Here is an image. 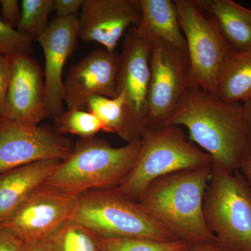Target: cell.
<instances>
[{
    "label": "cell",
    "instance_id": "cell-14",
    "mask_svg": "<svg viewBox=\"0 0 251 251\" xmlns=\"http://www.w3.org/2000/svg\"><path fill=\"white\" fill-rule=\"evenodd\" d=\"M119 53L100 48L75 63L64 80V102L68 110H86L87 101L96 96L115 98Z\"/></svg>",
    "mask_w": 251,
    "mask_h": 251
},
{
    "label": "cell",
    "instance_id": "cell-25",
    "mask_svg": "<svg viewBox=\"0 0 251 251\" xmlns=\"http://www.w3.org/2000/svg\"><path fill=\"white\" fill-rule=\"evenodd\" d=\"M31 48L32 41L0 18V54L9 58L19 54H30Z\"/></svg>",
    "mask_w": 251,
    "mask_h": 251
},
{
    "label": "cell",
    "instance_id": "cell-22",
    "mask_svg": "<svg viewBox=\"0 0 251 251\" xmlns=\"http://www.w3.org/2000/svg\"><path fill=\"white\" fill-rule=\"evenodd\" d=\"M52 251H100L97 236L74 219L50 239Z\"/></svg>",
    "mask_w": 251,
    "mask_h": 251
},
{
    "label": "cell",
    "instance_id": "cell-16",
    "mask_svg": "<svg viewBox=\"0 0 251 251\" xmlns=\"http://www.w3.org/2000/svg\"><path fill=\"white\" fill-rule=\"evenodd\" d=\"M61 161L36 162L0 175V226L13 216L31 193L45 184Z\"/></svg>",
    "mask_w": 251,
    "mask_h": 251
},
{
    "label": "cell",
    "instance_id": "cell-27",
    "mask_svg": "<svg viewBox=\"0 0 251 251\" xmlns=\"http://www.w3.org/2000/svg\"><path fill=\"white\" fill-rule=\"evenodd\" d=\"M84 0H53L56 17L67 18L77 16L83 5Z\"/></svg>",
    "mask_w": 251,
    "mask_h": 251
},
{
    "label": "cell",
    "instance_id": "cell-21",
    "mask_svg": "<svg viewBox=\"0 0 251 251\" xmlns=\"http://www.w3.org/2000/svg\"><path fill=\"white\" fill-rule=\"evenodd\" d=\"M86 110L100 120L104 132L117 133L119 136L121 134L126 120V107L122 95L117 94L115 98L103 96L91 97Z\"/></svg>",
    "mask_w": 251,
    "mask_h": 251
},
{
    "label": "cell",
    "instance_id": "cell-2",
    "mask_svg": "<svg viewBox=\"0 0 251 251\" xmlns=\"http://www.w3.org/2000/svg\"><path fill=\"white\" fill-rule=\"evenodd\" d=\"M211 166L162 176L150 185L138 202L178 239L196 244L215 243L204 219V196Z\"/></svg>",
    "mask_w": 251,
    "mask_h": 251
},
{
    "label": "cell",
    "instance_id": "cell-20",
    "mask_svg": "<svg viewBox=\"0 0 251 251\" xmlns=\"http://www.w3.org/2000/svg\"><path fill=\"white\" fill-rule=\"evenodd\" d=\"M97 238L100 251H191L193 247L192 244L181 239L158 241L141 238Z\"/></svg>",
    "mask_w": 251,
    "mask_h": 251
},
{
    "label": "cell",
    "instance_id": "cell-11",
    "mask_svg": "<svg viewBox=\"0 0 251 251\" xmlns=\"http://www.w3.org/2000/svg\"><path fill=\"white\" fill-rule=\"evenodd\" d=\"M74 148L54 129L0 120V175L36 162L64 161Z\"/></svg>",
    "mask_w": 251,
    "mask_h": 251
},
{
    "label": "cell",
    "instance_id": "cell-18",
    "mask_svg": "<svg viewBox=\"0 0 251 251\" xmlns=\"http://www.w3.org/2000/svg\"><path fill=\"white\" fill-rule=\"evenodd\" d=\"M217 25L233 50L251 48V9L233 0H194Z\"/></svg>",
    "mask_w": 251,
    "mask_h": 251
},
{
    "label": "cell",
    "instance_id": "cell-6",
    "mask_svg": "<svg viewBox=\"0 0 251 251\" xmlns=\"http://www.w3.org/2000/svg\"><path fill=\"white\" fill-rule=\"evenodd\" d=\"M73 219L99 237L158 241L178 239L139 202L116 188L89 191L79 196Z\"/></svg>",
    "mask_w": 251,
    "mask_h": 251
},
{
    "label": "cell",
    "instance_id": "cell-15",
    "mask_svg": "<svg viewBox=\"0 0 251 251\" xmlns=\"http://www.w3.org/2000/svg\"><path fill=\"white\" fill-rule=\"evenodd\" d=\"M78 17L54 18L36 39L44 52L45 98L48 116L55 117L64 112L63 72L74 52L78 39Z\"/></svg>",
    "mask_w": 251,
    "mask_h": 251
},
{
    "label": "cell",
    "instance_id": "cell-17",
    "mask_svg": "<svg viewBox=\"0 0 251 251\" xmlns=\"http://www.w3.org/2000/svg\"><path fill=\"white\" fill-rule=\"evenodd\" d=\"M140 21L137 29L150 42L160 40L186 50L175 0H138Z\"/></svg>",
    "mask_w": 251,
    "mask_h": 251
},
{
    "label": "cell",
    "instance_id": "cell-5",
    "mask_svg": "<svg viewBox=\"0 0 251 251\" xmlns=\"http://www.w3.org/2000/svg\"><path fill=\"white\" fill-rule=\"evenodd\" d=\"M204 219L224 251H251V187L241 172L211 163Z\"/></svg>",
    "mask_w": 251,
    "mask_h": 251
},
{
    "label": "cell",
    "instance_id": "cell-10",
    "mask_svg": "<svg viewBox=\"0 0 251 251\" xmlns=\"http://www.w3.org/2000/svg\"><path fill=\"white\" fill-rule=\"evenodd\" d=\"M76 204L77 197L44 184L1 227L25 244L46 242L73 219Z\"/></svg>",
    "mask_w": 251,
    "mask_h": 251
},
{
    "label": "cell",
    "instance_id": "cell-7",
    "mask_svg": "<svg viewBox=\"0 0 251 251\" xmlns=\"http://www.w3.org/2000/svg\"><path fill=\"white\" fill-rule=\"evenodd\" d=\"M175 1L189 58L188 88L216 94L221 67L232 49L214 20L194 0Z\"/></svg>",
    "mask_w": 251,
    "mask_h": 251
},
{
    "label": "cell",
    "instance_id": "cell-13",
    "mask_svg": "<svg viewBox=\"0 0 251 251\" xmlns=\"http://www.w3.org/2000/svg\"><path fill=\"white\" fill-rule=\"evenodd\" d=\"M78 17V37L116 52L119 43L140 21L138 0H84Z\"/></svg>",
    "mask_w": 251,
    "mask_h": 251
},
{
    "label": "cell",
    "instance_id": "cell-4",
    "mask_svg": "<svg viewBox=\"0 0 251 251\" xmlns=\"http://www.w3.org/2000/svg\"><path fill=\"white\" fill-rule=\"evenodd\" d=\"M140 140L134 166L116 188L137 202L148 186L162 176L211 166V157L189 140L181 127L166 125L150 128Z\"/></svg>",
    "mask_w": 251,
    "mask_h": 251
},
{
    "label": "cell",
    "instance_id": "cell-33",
    "mask_svg": "<svg viewBox=\"0 0 251 251\" xmlns=\"http://www.w3.org/2000/svg\"><path fill=\"white\" fill-rule=\"evenodd\" d=\"M191 251H224L220 249L215 243L209 244H196L193 245Z\"/></svg>",
    "mask_w": 251,
    "mask_h": 251
},
{
    "label": "cell",
    "instance_id": "cell-26",
    "mask_svg": "<svg viewBox=\"0 0 251 251\" xmlns=\"http://www.w3.org/2000/svg\"><path fill=\"white\" fill-rule=\"evenodd\" d=\"M1 20L16 29L21 16V3L18 0H0Z\"/></svg>",
    "mask_w": 251,
    "mask_h": 251
},
{
    "label": "cell",
    "instance_id": "cell-30",
    "mask_svg": "<svg viewBox=\"0 0 251 251\" xmlns=\"http://www.w3.org/2000/svg\"><path fill=\"white\" fill-rule=\"evenodd\" d=\"M22 251H52V249L49 241H46V242L31 243V244L24 243Z\"/></svg>",
    "mask_w": 251,
    "mask_h": 251
},
{
    "label": "cell",
    "instance_id": "cell-1",
    "mask_svg": "<svg viewBox=\"0 0 251 251\" xmlns=\"http://www.w3.org/2000/svg\"><path fill=\"white\" fill-rule=\"evenodd\" d=\"M168 125L185 128L188 138L229 173L239 171L251 155L242 103H229L215 94L188 88Z\"/></svg>",
    "mask_w": 251,
    "mask_h": 251
},
{
    "label": "cell",
    "instance_id": "cell-3",
    "mask_svg": "<svg viewBox=\"0 0 251 251\" xmlns=\"http://www.w3.org/2000/svg\"><path fill=\"white\" fill-rule=\"evenodd\" d=\"M140 146L141 140L115 148L95 137L80 139L45 184L74 197L89 191L115 189L133 169Z\"/></svg>",
    "mask_w": 251,
    "mask_h": 251
},
{
    "label": "cell",
    "instance_id": "cell-29",
    "mask_svg": "<svg viewBox=\"0 0 251 251\" xmlns=\"http://www.w3.org/2000/svg\"><path fill=\"white\" fill-rule=\"evenodd\" d=\"M23 244L9 229L0 226V251H22Z\"/></svg>",
    "mask_w": 251,
    "mask_h": 251
},
{
    "label": "cell",
    "instance_id": "cell-31",
    "mask_svg": "<svg viewBox=\"0 0 251 251\" xmlns=\"http://www.w3.org/2000/svg\"><path fill=\"white\" fill-rule=\"evenodd\" d=\"M242 104L243 111L245 117L251 146V97Z\"/></svg>",
    "mask_w": 251,
    "mask_h": 251
},
{
    "label": "cell",
    "instance_id": "cell-8",
    "mask_svg": "<svg viewBox=\"0 0 251 251\" xmlns=\"http://www.w3.org/2000/svg\"><path fill=\"white\" fill-rule=\"evenodd\" d=\"M151 42L130 28L119 53L117 94L125 99L126 120L120 137L127 143L141 139L148 129V97Z\"/></svg>",
    "mask_w": 251,
    "mask_h": 251
},
{
    "label": "cell",
    "instance_id": "cell-19",
    "mask_svg": "<svg viewBox=\"0 0 251 251\" xmlns=\"http://www.w3.org/2000/svg\"><path fill=\"white\" fill-rule=\"evenodd\" d=\"M216 95L229 103H243L251 97V48L231 51L218 77Z\"/></svg>",
    "mask_w": 251,
    "mask_h": 251
},
{
    "label": "cell",
    "instance_id": "cell-24",
    "mask_svg": "<svg viewBox=\"0 0 251 251\" xmlns=\"http://www.w3.org/2000/svg\"><path fill=\"white\" fill-rule=\"evenodd\" d=\"M54 130L61 135H75L80 139H89L103 130V125L88 110L67 109L54 117Z\"/></svg>",
    "mask_w": 251,
    "mask_h": 251
},
{
    "label": "cell",
    "instance_id": "cell-32",
    "mask_svg": "<svg viewBox=\"0 0 251 251\" xmlns=\"http://www.w3.org/2000/svg\"><path fill=\"white\" fill-rule=\"evenodd\" d=\"M239 171L244 175L251 187V155L243 162Z\"/></svg>",
    "mask_w": 251,
    "mask_h": 251
},
{
    "label": "cell",
    "instance_id": "cell-23",
    "mask_svg": "<svg viewBox=\"0 0 251 251\" xmlns=\"http://www.w3.org/2000/svg\"><path fill=\"white\" fill-rule=\"evenodd\" d=\"M21 16L16 29L30 40H36L49 27L54 12L53 0H23Z\"/></svg>",
    "mask_w": 251,
    "mask_h": 251
},
{
    "label": "cell",
    "instance_id": "cell-28",
    "mask_svg": "<svg viewBox=\"0 0 251 251\" xmlns=\"http://www.w3.org/2000/svg\"><path fill=\"white\" fill-rule=\"evenodd\" d=\"M11 75V61L9 57L0 54V116Z\"/></svg>",
    "mask_w": 251,
    "mask_h": 251
},
{
    "label": "cell",
    "instance_id": "cell-12",
    "mask_svg": "<svg viewBox=\"0 0 251 251\" xmlns=\"http://www.w3.org/2000/svg\"><path fill=\"white\" fill-rule=\"evenodd\" d=\"M11 75L0 120L39 125L48 116L44 72L30 54L10 58Z\"/></svg>",
    "mask_w": 251,
    "mask_h": 251
},
{
    "label": "cell",
    "instance_id": "cell-9",
    "mask_svg": "<svg viewBox=\"0 0 251 251\" xmlns=\"http://www.w3.org/2000/svg\"><path fill=\"white\" fill-rule=\"evenodd\" d=\"M189 74L186 50L164 41H151L148 129L168 125L188 90Z\"/></svg>",
    "mask_w": 251,
    "mask_h": 251
}]
</instances>
